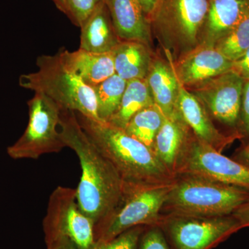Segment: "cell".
Listing matches in <instances>:
<instances>
[{"instance_id": "obj_1", "label": "cell", "mask_w": 249, "mask_h": 249, "mask_svg": "<svg viewBox=\"0 0 249 249\" xmlns=\"http://www.w3.org/2000/svg\"><path fill=\"white\" fill-rule=\"evenodd\" d=\"M60 131L65 147L79 159L82 175L76 188L80 209L94 226L111 214L121 199L124 183L115 167L81 127L76 112L61 109Z\"/></svg>"}, {"instance_id": "obj_2", "label": "cell", "mask_w": 249, "mask_h": 249, "mask_svg": "<svg viewBox=\"0 0 249 249\" xmlns=\"http://www.w3.org/2000/svg\"><path fill=\"white\" fill-rule=\"evenodd\" d=\"M76 114L81 127L114 165L124 183L157 185L173 181L175 177L150 147L124 129Z\"/></svg>"}, {"instance_id": "obj_3", "label": "cell", "mask_w": 249, "mask_h": 249, "mask_svg": "<svg viewBox=\"0 0 249 249\" xmlns=\"http://www.w3.org/2000/svg\"><path fill=\"white\" fill-rule=\"evenodd\" d=\"M249 201V191L208 178L177 175L162 211L165 215H231Z\"/></svg>"}, {"instance_id": "obj_4", "label": "cell", "mask_w": 249, "mask_h": 249, "mask_svg": "<svg viewBox=\"0 0 249 249\" xmlns=\"http://www.w3.org/2000/svg\"><path fill=\"white\" fill-rule=\"evenodd\" d=\"M209 0H158L150 17L155 36L165 57L173 62L200 44Z\"/></svg>"}, {"instance_id": "obj_5", "label": "cell", "mask_w": 249, "mask_h": 249, "mask_svg": "<svg viewBox=\"0 0 249 249\" xmlns=\"http://www.w3.org/2000/svg\"><path fill=\"white\" fill-rule=\"evenodd\" d=\"M36 65L37 71L19 77V84L22 88L43 93L61 109L101 121L98 115L94 89L67 70L58 53L40 55Z\"/></svg>"}, {"instance_id": "obj_6", "label": "cell", "mask_w": 249, "mask_h": 249, "mask_svg": "<svg viewBox=\"0 0 249 249\" xmlns=\"http://www.w3.org/2000/svg\"><path fill=\"white\" fill-rule=\"evenodd\" d=\"M173 181L157 185L124 183L116 209L94 226L95 242L111 240L131 228L159 225Z\"/></svg>"}, {"instance_id": "obj_7", "label": "cell", "mask_w": 249, "mask_h": 249, "mask_svg": "<svg viewBox=\"0 0 249 249\" xmlns=\"http://www.w3.org/2000/svg\"><path fill=\"white\" fill-rule=\"evenodd\" d=\"M29 123L20 138L7 148L14 160H37L65 147L60 131L61 107L48 96L35 92L28 101Z\"/></svg>"}, {"instance_id": "obj_8", "label": "cell", "mask_w": 249, "mask_h": 249, "mask_svg": "<svg viewBox=\"0 0 249 249\" xmlns=\"http://www.w3.org/2000/svg\"><path fill=\"white\" fill-rule=\"evenodd\" d=\"M170 249H211L242 229L234 216L162 215L160 224Z\"/></svg>"}, {"instance_id": "obj_9", "label": "cell", "mask_w": 249, "mask_h": 249, "mask_svg": "<svg viewBox=\"0 0 249 249\" xmlns=\"http://www.w3.org/2000/svg\"><path fill=\"white\" fill-rule=\"evenodd\" d=\"M45 242L67 239L77 249H91L94 224L80 209L76 188L58 186L49 196L43 220Z\"/></svg>"}, {"instance_id": "obj_10", "label": "cell", "mask_w": 249, "mask_h": 249, "mask_svg": "<svg viewBox=\"0 0 249 249\" xmlns=\"http://www.w3.org/2000/svg\"><path fill=\"white\" fill-rule=\"evenodd\" d=\"M191 175L249 191V166L222 155L192 134L177 175Z\"/></svg>"}, {"instance_id": "obj_11", "label": "cell", "mask_w": 249, "mask_h": 249, "mask_svg": "<svg viewBox=\"0 0 249 249\" xmlns=\"http://www.w3.org/2000/svg\"><path fill=\"white\" fill-rule=\"evenodd\" d=\"M245 80L235 72H226L186 88L219 122L235 127L240 122L242 90Z\"/></svg>"}, {"instance_id": "obj_12", "label": "cell", "mask_w": 249, "mask_h": 249, "mask_svg": "<svg viewBox=\"0 0 249 249\" xmlns=\"http://www.w3.org/2000/svg\"><path fill=\"white\" fill-rule=\"evenodd\" d=\"M173 63L178 81L186 88L231 71L232 65L213 46L204 45H198Z\"/></svg>"}, {"instance_id": "obj_13", "label": "cell", "mask_w": 249, "mask_h": 249, "mask_svg": "<svg viewBox=\"0 0 249 249\" xmlns=\"http://www.w3.org/2000/svg\"><path fill=\"white\" fill-rule=\"evenodd\" d=\"M178 109L191 132L199 140L222 152L235 136L221 133L213 123L204 104L178 81Z\"/></svg>"}, {"instance_id": "obj_14", "label": "cell", "mask_w": 249, "mask_h": 249, "mask_svg": "<svg viewBox=\"0 0 249 249\" xmlns=\"http://www.w3.org/2000/svg\"><path fill=\"white\" fill-rule=\"evenodd\" d=\"M192 134L193 132L178 109L173 115L165 116L163 124L156 136L152 150L174 177Z\"/></svg>"}, {"instance_id": "obj_15", "label": "cell", "mask_w": 249, "mask_h": 249, "mask_svg": "<svg viewBox=\"0 0 249 249\" xmlns=\"http://www.w3.org/2000/svg\"><path fill=\"white\" fill-rule=\"evenodd\" d=\"M249 16V0H209L199 45L214 43Z\"/></svg>"}, {"instance_id": "obj_16", "label": "cell", "mask_w": 249, "mask_h": 249, "mask_svg": "<svg viewBox=\"0 0 249 249\" xmlns=\"http://www.w3.org/2000/svg\"><path fill=\"white\" fill-rule=\"evenodd\" d=\"M121 40L139 41L151 47L150 23L136 0H103Z\"/></svg>"}, {"instance_id": "obj_17", "label": "cell", "mask_w": 249, "mask_h": 249, "mask_svg": "<svg viewBox=\"0 0 249 249\" xmlns=\"http://www.w3.org/2000/svg\"><path fill=\"white\" fill-rule=\"evenodd\" d=\"M58 54L64 66L91 88L116 73L113 52L96 53L80 49L73 52L60 49Z\"/></svg>"}, {"instance_id": "obj_18", "label": "cell", "mask_w": 249, "mask_h": 249, "mask_svg": "<svg viewBox=\"0 0 249 249\" xmlns=\"http://www.w3.org/2000/svg\"><path fill=\"white\" fill-rule=\"evenodd\" d=\"M165 58L154 55L146 80L155 106L168 117L178 110V80L173 60Z\"/></svg>"}, {"instance_id": "obj_19", "label": "cell", "mask_w": 249, "mask_h": 249, "mask_svg": "<svg viewBox=\"0 0 249 249\" xmlns=\"http://www.w3.org/2000/svg\"><path fill=\"white\" fill-rule=\"evenodd\" d=\"M80 49L96 53L113 52L121 40L116 34L107 6L102 1L83 22Z\"/></svg>"}, {"instance_id": "obj_20", "label": "cell", "mask_w": 249, "mask_h": 249, "mask_svg": "<svg viewBox=\"0 0 249 249\" xmlns=\"http://www.w3.org/2000/svg\"><path fill=\"white\" fill-rule=\"evenodd\" d=\"M118 76L126 81L146 78L155 53L151 47L139 41H124L113 51Z\"/></svg>"}, {"instance_id": "obj_21", "label": "cell", "mask_w": 249, "mask_h": 249, "mask_svg": "<svg viewBox=\"0 0 249 249\" xmlns=\"http://www.w3.org/2000/svg\"><path fill=\"white\" fill-rule=\"evenodd\" d=\"M153 105L155 102L146 78L127 80L119 107L107 123L124 129L137 113Z\"/></svg>"}, {"instance_id": "obj_22", "label": "cell", "mask_w": 249, "mask_h": 249, "mask_svg": "<svg viewBox=\"0 0 249 249\" xmlns=\"http://www.w3.org/2000/svg\"><path fill=\"white\" fill-rule=\"evenodd\" d=\"M164 118L163 112L153 105L137 113L129 120L124 130L152 150L156 136L163 124Z\"/></svg>"}, {"instance_id": "obj_23", "label": "cell", "mask_w": 249, "mask_h": 249, "mask_svg": "<svg viewBox=\"0 0 249 249\" xmlns=\"http://www.w3.org/2000/svg\"><path fill=\"white\" fill-rule=\"evenodd\" d=\"M127 81L116 73L93 88L97 102L100 120L107 122L120 105Z\"/></svg>"}, {"instance_id": "obj_24", "label": "cell", "mask_w": 249, "mask_h": 249, "mask_svg": "<svg viewBox=\"0 0 249 249\" xmlns=\"http://www.w3.org/2000/svg\"><path fill=\"white\" fill-rule=\"evenodd\" d=\"M214 47L231 61L240 58L249 48V16L219 39Z\"/></svg>"}, {"instance_id": "obj_25", "label": "cell", "mask_w": 249, "mask_h": 249, "mask_svg": "<svg viewBox=\"0 0 249 249\" xmlns=\"http://www.w3.org/2000/svg\"><path fill=\"white\" fill-rule=\"evenodd\" d=\"M103 0H60L57 7L80 27Z\"/></svg>"}, {"instance_id": "obj_26", "label": "cell", "mask_w": 249, "mask_h": 249, "mask_svg": "<svg viewBox=\"0 0 249 249\" xmlns=\"http://www.w3.org/2000/svg\"><path fill=\"white\" fill-rule=\"evenodd\" d=\"M145 226L131 228L107 241L95 242L91 249H137Z\"/></svg>"}, {"instance_id": "obj_27", "label": "cell", "mask_w": 249, "mask_h": 249, "mask_svg": "<svg viewBox=\"0 0 249 249\" xmlns=\"http://www.w3.org/2000/svg\"><path fill=\"white\" fill-rule=\"evenodd\" d=\"M137 249H170L160 226L145 227Z\"/></svg>"}, {"instance_id": "obj_28", "label": "cell", "mask_w": 249, "mask_h": 249, "mask_svg": "<svg viewBox=\"0 0 249 249\" xmlns=\"http://www.w3.org/2000/svg\"><path fill=\"white\" fill-rule=\"evenodd\" d=\"M240 121L244 132L249 136V79L245 80L244 83Z\"/></svg>"}, {"instance_id": "obj_29", "label": "cell", "mask_w": 249, "mask_h": 249, "mask_svg": "<svg viewBox=\"0 0 249 249\" xmlns=\"http://www.w3.org/2000/svg\"><path fill=\"white\" fill-rule=\"evenodd\" d=\"M231 71L245 80L249 79V48L240 58L232 62Z\"/></svg>"}, {"instance_id": "obj_30", "label": "cell", "mask_w": 249, "mask_h": 249, "mask_svg": "<svg viewBox=\"0 0 249 249\" xmlns=\"http://www.w3.org/2000/svg\"><path fill=\"white\" fill-rule=\"evenodd\" d=\"M240 222L242 228L249 227V201L242 205L232 214Z\"/></svg>"}, {"instance_id": "obj_31", "label": "cell", "mask_w": 249, "mask_h": 249, "mask_svg": "<svg viewBox=\"0 0 249 249\" xmlns=\"http://www.w3.org/2000/svg\"><path fill=\"white\" fill-rule=\"evenodd\" d=\"M47 249H77L73 244L67 239L61 238L46 242Z\"/></svg>"}, {"instance_id": "obj_32", "label": "cell", "mask_w": 249, "mask_h": 249, "mask_svg": "<svg viewBox=\"0 0 249 249\" xmlns=\"http://www.w3.org/2000/svg\"><path fill=\"white\" fill-rule=\"evenodd\" d=\"M158 0H137L147 20L155 9Z\"/></svg>"}, {"instance_id": "obj_33", "label": "cell", "mask_w": 249, "mask_h": 249, "mask_svg": "<svg viewBox=\"0 0 249 249\" xmlns=\"http://www.w3.org/2000/svg\"><path fill=\"white\" fill-rule=\"evenodd\" d=\"M240 157L241 160H243L245 164L249 166V144L241 151Z\"/></svg>"}, {"instance_id": "obj_34", "label": "cell", "mask_w": 249, "mask_h": 249, "mask_svg": "<svg viewBox=\"0 0 249 249\" xmlns=\"http://www.w3.org/2000/svg\"><path fill=\"white\" fill-rule=\"evenodd\" d=\"M53 1H54V3H55V4L56 5V6H58L60 0H53Z\"/></svg>"}, {"instance_id": "obj_35", "label": "cell", "mask_w": 249, "mask_h": 249, "mask_svg": "<svg viewBox=\"0 0 249 249\" xmlns=\"http://www.w3.org/2000/svg\"><path fill=\"white\" fill-rule=\"evenodd\" d=\"M136 1H137V0H136Z\"/></svg>"}]
</instances>
